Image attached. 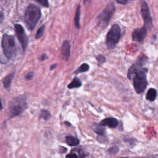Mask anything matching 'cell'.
I'll list each match as a JSON object with an SVG mask.
<instances>
[{"label": "cell", "mask_w": 158, "mask_h": 158, "mask_svg": "<svg viewBox=\"0 0 158 158\" xmlns=\"http://www.w3.org/2000/svg\"><path fill=\"white\" fill-rule=\"evenodd\" d=\"M143 59H139L128 71V78L133 79L134 88L137 93H143L146 89L148 82L146 79L147 69L143 68Z\"/></svg>", "instance_id": "1"}, {"label": "cell", "mask_w": 158, "mask_h": 158, "mask_svg": "<svg viewBox=\"0 0 158 158\" xmlns=\"http://www.w3.org/2000/svg\"><path fill=\"white\" fill-rule=\"evenodd\" d=\"M41 16L40 8L33 4L28 5L24 16L25 23L27 28L32 31L37 25Z\"/></svg>", "instance_id": "2"}, {"label": "cell", "mask_w": 158, "mask_h": 158, "mask_svg": "<svg viewBox=\"0 0 158 158\" xmlns=\"http://www.w3.org/2000/svg\"><path fill=\"white\" fill-rule=\"evenodd\" d=\"M1 45L4 56L7 59H11L14 56H15L17 49L13 36L7 34H4L2 38Z\"/></svg>", "instance_id": "3"}, {"label": "cell", "mask_w": 158, "mask_h": 158, "mask_svg": "<svg viewBox=\"0 0 158 158\" xmlns=\"http://www.w3.org/2000/svg\"><path fill=\"white\" fill-rule=\"evenodd\" d=\"M27 96L20 95L14 98L9 104L10 112L12 116H17L22 114L27 108Z\"/></svg>", "instance_id": "4"}, {"label": "cell", "mask_w": 158, "mask_h": 158, "mask_svg": "<svg viewBox=\"0 0 158 158\" xmlns=\"http://www.w3.org/2000/svg\"><path fill=\"white\" fill-rule=\"evenodd\" d=\"M121 35V29L118 24L113 25L106 36V45L108 49H111L114 48L119 41Z\"/></svg>", "instance_id": "5"}, {"label": "cell", "mask_w": 158, "mask_h": 158, "mask_svg": "<svg viewBox=\"0 0 158 158\" xmlns=\"http://www.w3.org/2000/svg\"><path fill=\"white\" fill-rule=\"evenodd\" d=\"M115 10V6L113 2H109L98 17L99 25L102 28H105L107 27Z\"/></svg>", "instance_id": "6"}, {"label": "cell", "mask_w": 158, "mask_h": 158, "mask_svg": "<svg viewBox=\"0 0 158 158\" xmlns=\"http://www.w3.org/2000/svg\"><path fill=\"white\" fill-rule=\"evenodd\" d=\"M14 29L17 39L19 40V41L20 43V44L22 46V50L23 52H25L28 44V38L27 35H26L25 30L22 25L19 23H16L14 25Z\"/></svg>", "instance_id": "7"}, {"label": "cell", "mask_w": 158, "mask_h": 158, "mask_svg": "<svg viewBox=\"0 0 158 158\" xmlns=\"http://www.w3.org/2000/svg\"><path fill=\"white\" fill-rule=\"evenodd\" d=\"M141 14L145 26L148 28H151L152 27V20L151 16L149 6L144 0L141 1Z\"/></svg>", "instance_id": "8"}, {"label": "cell", "mask_w": 158, "mask_h": 158, "mask_svg": "<svg viewBox=\"0 0 158 158\" xmlns=\"http://www.w3.org/2000/svg\"><path fill=\"white\" fill-rule=\"evenodd\" d=\"M147 35V28L146 27L136 28L132 33V40L134 41H142Z\"/></svg>", "instance_id": "9"}, {"label": "cell", "mask_w": 158, "mask_h": 158, "mask_svg": "<svg viewBox=\"0 0 158 158\" xmlns=\"http://www.w3.org/2000/svg\"><path fill=\"white\" fill-rule=\"evenodd\" d=\"M70 55V44L68 40L63 42L61 47V57L64 60H67Z\"/></svg>", "instance_id": "10"}, {"label": "cell", "mask_w": 158, "mask_h": 158, "mask_svg": "<svg viewBox=\"0 0 158 158\" xmlns=\"http://www.w3.org/2000/svg\"><path fill=\"white\" fill-rule=\"evenodd\" d=\"M86 154L84 152V151L81 149L75 148L72 149L69 154L66 156L67 158H85Z\"/></svg>", "instance_id": "11"}, {"label": "cell", "mask_w": 158, "mask_h": 158, "mask_svg": "<svg viewBox=\"0 0 158 158\" xmlns=\"http://www.w3.org/2000/svg\"><path fill=\"white\" fill-rule=\"evenodd\" d=\"M100 124L105 126L107 125L110 128H115L118 125V121L116 118H112V117H109L106 118L105 119H103Z\"/></svg>", "instance_id": "12"}, {"label": "cell", "mask_w": 158, "mask_h": 158, "mask_svg": "<svg viewBox=\"0 0 158 158\" xmlns=\"http://www.w3.org/2000/svg\"><path fill=\"white\" fill-rule=\"evenodd\" d=\"M80 14H81V6L80 4L78 5L76 12H75V15L74 18V23L75 26L77 29L80 28Z\"/></svg>", "instance_id": "13"}, {"label": "cell", "mask_w": 158, "mask_h": 158, "mask_svg": "<svg viewBox=\"0 0 158 158\" xmlns=\"http://www.w3.org/2000/svg\"><path fill=\"white\" fill-rule=\"evenodd\" d=\"M14 74H15V72H12L11 73L8 75L6 78H4V80L2 81V83H3L4 87L5 88L8 89L10 88L12 80L14 77Z\"/></svg>", "instance_id": "14"}, {"label": "cell", "mask_w": 158, "mask_h": 158, "mask_svg": "<svg viewBox=\"0 0 158 158\" xmlns=\"http://www.w3.org/2000/svg\"><path fill=\"white\" fill-rule=\"evenodd\" d=\"M65 141H66V143L70 146H77L80 143V141L77 138L72 136H67L65 138Z\"/></svg>", "instance_id": "15"}, {"label": "cell", "mask_w": 158, "mask_h": 158, "mask_svg": "<svg viewBox=\"0 0 158 158\" xmlns=\"http://www.w3.org/2000/svg\"><path fill=\"white\" fill-rule=\"evenodd\" d=\"M157 96V91L154 88H150L146 94V99L150 101H154Z\"/></svg>", "instance_id": "16"}, {"label": "cell", "mask_w": 158, "mask_h": 158, "mask_svg": "<svg viewBox=\"0 0 158 158\" xmlns=\"http://www.w3.org/2000/svg\"><path fill=\"white\" fill-rule=\"evenodd\" d=\"M93 130L98 135H104L106 131L104 125L101 124H94L93 126Z\"/></svg>", "instance_id": "17"}, {"label": "cell", "mask_w": 158, "mask_h": 158, "mask_svg": "<svg viewBox=\"0 0 158 158\" xmlns=\"http://www.w3.org/2000/svg\"><path fill=\"white\" fill-rule=\"evenodd\" d=\"M81 83L80 81V80L77 77H75L72 80V81L68 85V88H70V89L75 88H78V87L81 86Z\"/></svg>", "instance_id": "18"}, {"label": "cell", "mask_w": 158, "mask_h": 158, "mask_svg": "<svg viewBox=\"0 0 158 158\" xmlns=\"http://www.w3.org/2000/svg\"><path fill=\"white\" fill-rule=\"evenodd\" d=\"M89 65L88 64L86 63H84L83 64H81L75 72V73H82V72H86L89 70Z\"/></svg>", "instance_id": "19"}, {"label": "cell", "mask_w": 158, "mask_h": 158, "mask_svg": "<svg viewBox=\"0 0 158 158\" xmlns=\"http://www.w3.org/2000/svg\"><path fill=\"white\" fill-rule=\"evenodd\" d=\"M44 29H45V25H41L38 28V30H37L36 33L35 35V39L36 40H38V39H39V38L42 37V36L43 35L44 32Z\"/></svg>", "instance_id": "20"}, {"label": "cell", "mask_w": 158, "mask_h": 158, "mask_svg": "<svg viewBox=\"0 0 158 158\" xmlns=\"http://www.w3.org/2000/svg\"><path fill=\"white\" fill-rule=\"evenodd\" d=\"M40 117L47 120L50 117V113L46 110H42L40 114Z\"/></svg>", "instance_id": "21"}, {"label": "cell", "mask_w": 158, "mask_h": 158, "mask_svg": "<svg viewBox=\"0 0 158 158\" xmlns=\"http://www.w3.org/2000/svg\"><path fill=\"white\" fill-rule=\"evenodd\" d=\"M38 3L41 4L43 7H49V4L48 0H35Z\"/></svg>", "instance_id": "22"}, {"label": "cell", "mask_w": 158, "mask_h": 158, "mask_svg": "<svg viewBox=\"0 0 158 158\" xmlns=\"http://www.w3.org/2000/svg\"><path fill=\"white\" fill-rule=\"evenodd\" d=\"M96 59H97V60H98L99 63H101V64L105 62H106V60L105 56H104L103 55H101V54L98 55V56L96 57Z\"/></svg>", "instance_id": "23"}, {"label": "cell", "mask_w": 158, "mask_h": 158, "mask_svg": "<svg viewBox=\"0 0 158 158\" xmlns=\"http://www.w3.org/2000/svg\"><path fill=\"white\" fill-rule=\"evenodd\" d=\"M115 1L118 4L125 5V4H127L130 2H131L133 0H115Z\"/></svg>", "instance_id": "24"}, {"label": "cell", "mask_w": 158, "mask_h": 158, "mask_svg": "<svg viewBox=\"0 0 158 158\" xmlns=\"http://www.w3.org/2000/svg\"><path fill=\"white\" fill-rule=\"evenodd\" d=\"M108 151H109V152H110V153H112V154H115V153H116V152H118V148H117V147H116V146H115V147H112V148H110Z\"/></svg>", "instance_id": "25"}, {"label": "cell", "mask_w": 158, "mask_h": 158, "mask_svg": "<svg viewBox=\"0 0 158 158\" xmlns=\"http://www.w3.org/2000/svg\"><path fill=\"white\" fill-rule=\"evenodd\" d=\"M33 75H34V73H33V72H29V73L26 75V79H27V80H30V79H31V78H33Z\"/></svg>", "instance_id": "26"}, {"label": "cell", "mask_w": 158, "mask_h": 158, "mask_svg": "<svg viewBox=\"0 0 158 158\" xmlns=\"http://www.w3.org/2000/svg\"><path fill=\"white\" fill-rule=\"evenodd\" d=\"M45 58H46V54H44L41 56V60H44L45 59Z\"/></svg>", "instance_id": "27"}, {"label": "cell", "mask_w": 158, "mask_h": 158, "mask_svg": "<svg viewBox=\"0 0 158 158\" xmlns=\"http://www.w3.org/2000/svg\"><path fill=\"white\" fill-rule=\"evenodd\" d=\"M56 65H57V64H53L52 65H51V67H50V70H53L56 67Z\"/></svg>", "instance_id": "28"}, {"label": "cell", "mask_w": 158, "mask_h": 158, "mask_svg": "<svg viewBox=\"0 0 158 158\" xmlns=\"http://www.w3.org/2000/svg\"><path fill=\"white\" fill-rule=\"evenodd\" d=\"M2 17H3V14L1 12V22L2 21Z\"/></svg>", "instance_id": "29"}, {"label": "cell", "mask_w": 158, "mask_h": 158, "mask_svg": "<svg viewBox=\"0 0 158 158\" xmlns=\"http://www.w3.org/2000/svg\"><path fill=\"white\" fill-rule=\"evenodd\" d=\"M87 0H84V2H85V1H86Z\"/></svg>", "instance_id": "30"}, {"label": "cell", "mask_w": 158, "mask_h": 158, "mask_svg": "<svg viewBox=\"0 0 158 158\" xmlns=\"http://www.w3.org/2000/svg\"><path fill=\"white\" fill-rule=\"evenodd\" d=\"M121 158H127V157H121Z\"/></svg>", "instance_id": "31"}]
</instances>
